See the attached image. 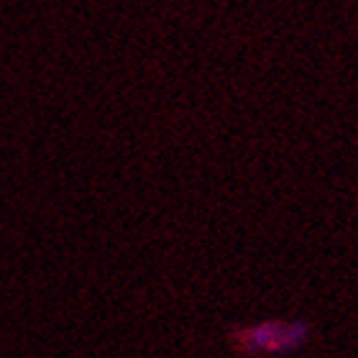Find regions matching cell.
Returning <instances> with one entry per match:
<instances>
[{
  "instance_id": "6da1fadb",
  "label": "cell",
  "mask_w": 358,
  "mask_h": 358,
  "mask_svg": "<svg viewBox=\"0 0 358 358\" xmlns=\"http://www.w3.org/2000/svg\"><path fill=\"white\" fill-rule=\"evenodd\" d=\"M313 338L310 320H264L228 330V343L241 358H279L297 353Z\"/></svg>"
}]
</instances>
